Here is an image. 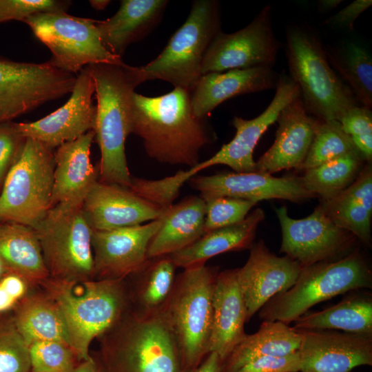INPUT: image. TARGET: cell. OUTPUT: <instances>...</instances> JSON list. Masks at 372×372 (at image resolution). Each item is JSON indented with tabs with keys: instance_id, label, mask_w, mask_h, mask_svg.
I'll return each instance as SVG.
<instances>
[{
	"instance_id": "5bb4252c",
	"label": "cell",
	"mask_w": 372,
	"mask_h": 372,
	"mask_svg": "<svg viewBox=\"0 0 372 372\" xmlns=\"http://www.w3.org/2000/svg\"><path fill=\"white\" fill-rule=\"evenodd\" d=\"M282 231L280 251L302 267L329 260L344 251L354 236L336 225L320 205L306 218L294 219L287 209H275Z\"/></svg>"
},
{
	"instance_id": "ee69618b",
	"label": "cell",
	"mask_w": 372,
	"mask_h": 372,
	"mask_svg": "<svg viewBox=\"0 0 372 372\" xmlns=\"http://www.w3.org/2000/svg\"><path fill=\"white\" fill-rule=\"evenodd\" d=\"M338 122L350 137L372 134V112L371 108L355 106L347 110Z\"/></svg>"
},
{
	"instance_id": "8fae6325",
	"label": "cell",
	"mask_w": 372,
	"mask_h": 372,
	"mask_svg": "<svg viewBox=\"0 0 372 372\" xmlns=\"http://www.w3.org/2000/svg\"><path fill=\"white\" fill-rule=\"evenodd\" d=\"M23 22L50 49L49 61L61 70L75 74L90 64L122 61L103 44L94 19L66 12H41Z\"/></svg>"
},
{
	"instance_id": "836d02e7",
	"label": "cell",
	"mask_w": 372,
	"mask_h": 372,
	"mask_svg": "<svg viewBox=\"0 0 372 372\" xmlns=\"http://www.w3.org/2000/svg\"><path fill=\"white\" fill-rule=\"evenodd\" d=\"M297 330L340 329L347 333L372 334V301L351 298L329 309L303 314L295 320Z\"/></svg>"
},
{
	"instance_id": "ffe728a7",
	"label": "cell",
	"mask_w": 372,
	"mask_h": 372,
	"mask_svg": "<svg viewBox=\"0 0 372 372\" xmlns=\"http://www.w3.org/2000/svg\"><path fill=\"white\" fill-rule=\"evenodd\" d=\"M276 89L272 101L259 116L250 120L238 116L234 118L232 125L236 129L234 138L204 161L207 168L225 165L236 172H256V162L253 158L255 147L268 127L276 122L281 110L299 92L295 82L284 73L280 74Z\"/></svg>"
},
{
	"instance_id": "e0dca14e",
	"label": "cell",
	"mask_w": 372,
	"mask_h": 372,
	"mask_svg": "<svg viewBox=\"0 0 372 372\" xmlns=\"http://www.w3.org/2000/svg\"><path fill=\"white\" fill-rule=\"evenodd\" d=\"M189 184L203 199L231 197L258 203L276 198L299 203L315 197L304 187L301 176L274 177L258 172L194 176Z\"/></svg>"
},
{
	"instance_id": "816d5d0a",
	"label": "cell",
	"mask_w": 372,
	"mask_h": 372,
	"mask_svg": "<svg viewBox=\"0 0 372 372\" xmlns=\"http://www.w3.org/2000/svg\"><path fill=\"white\" fill-rule=\"evenodd\" d=\"M110 3L108 0H91L90 3L93 8L97 10L105 9Z\"/></svg>"
},
{
	"instance_id": "7bdbcfd3",
	"label": "cell",
	"mask_w": 372,
	"mask_h": 372,
	"mask_svg": "<svg viewBox=\"0 0 372 372\" xmlns=\"http://www.w3.org/2000/svg\"><path fill=\"white\" fill-rule=\"evenodd\" d=\"M300 370V360L297 351L286 355L257 358L236 372H299Z\"/></svg>"
},
{
	"instance_id": "60d3db41",
	"label": "cell",
	"mask_w": 372,
	"mask_h": 372,
	"mask_svg": "<svg viewBox=\"0 0 372 372\" xmlns=\"http://www.w3.org/2000/svg\"><path fill=\"white\" fill-rule=\"evenodd\" d=\"M71 2L57 0H0V23L23 21L41 12H65Z\"/></svg>"
},
{
	"instance_id": "44dd1931",
	"label": "cell",
	"mask_w": 372,
	"mask_h": 372,
	"mask_svg": "<svg viewBox=\"0 0 372 372\" xmlns=\"http://www.w3.org/2000/svg\"><path fill=\"white\" fill-rule=\"evenodd\" d=\"M83 211L93 230H110L157 220L164 209L129 188L98 179L84 199Z\"/></svg>"
},
{
	"instance_id": "c3c4849f",
	"label": "cell",
	"mask_w": 372,
	"mask_h": 372,
	"mask_svg": "<svg viewBox=\"0 0 372 372\" xmlns=\"http://www.w3.org/2000/svg\"><path fill=\"white\" fill-rule=\"evenodd\" d=\"M73 372H104L99 362L90 357L81 361L76 366Z\"/></svg>"
},
{
	"instance_id": "f6af8a7d",
	"label": "cell",
	"mask_w": 372,
	"mask_h": 372,
	"mask_svg": "<svg viewBox=\"0 0 372 372\" xmlns=\"http://www.w3.org/2000/svg\"><path fill=\"white\" fill-rule=\"evenodd\" d=\"M371 5V0H355L329 17L325 23L334 28L352 30L355 20Z\"/></svg>"
},
{
	"instance_id": "d6a6232c",
	"label": "cell",
	"mask_w": 372,
	"mask_h": 372,
	"mask_svg": "<svg viewBox=\"0 0 372 372\" xmlns=\"http://www.w3.org/2000/svg\"><path fill=\"white\" fill-rule=\"evenodd\" d=\"M176 265L169 255L149 258L128 286L132 311L141 316L158 313L168 299L176 280Z\"/></svg>"
},
{
	"instance_id": "7402d4cb",
	"label": "cell",
	"mask_w": 372,
	"mask_h": 372,
	"mask_svg": "<svg viewBox=\"0 0 372 372\" xmlns=\"http://www.w3.org/2000/svg\"><path fill=\"white\" fill-rule=\"evenodd\" d=\"M321 121L307 111L298 92L280 112L274 142L256 162V172L299 169Z\"/></svg>"
},
{
	"instance_id": "9c48e42d",
	"label": "cell",
	"mask_w": 372,
	"mask_h": 372,
	"mask_svg": "<svg viewBox=\"0 0 372 372\" xmlns=\"http://www.w3.org/2000/svg\"><path fill=\"white\" fill-rule=\"evenodd\" d=\"M32 229L49 278L80 282L94 277L92 229L85 218L83 205L57 204Z\"/></svg>"
},
{
	"instance_id": "8d00e7d4",
	"label": "cell",
	"mask_w": 372,
	"mask_h": 372,
	"mask_svg": "<svg viewBox=\"0 0 372 372\" xmlns=\"http://www.w3.org/2000/svg\"><path fill=\"white\" fill-rule=\"evenodd\" d=\"M356 151L351 138L338 121L322 120L299 169L305 171Z\"/></svg>"
},
{
	"instance_id": "603a6c76",
	"label": "cell",
	"mask_w": 372,
	"mask_h": 372,
	"mask_svg": "<svg viewBox=\"0 0 372 372\" xmlns=\"http://www.w3.org/2000/svg\"><path fill=\"white\" fill-rule=\"evenodd\" d=\"M280 74L269 68L234 69L201 75L190 94L194 116L203 119L225 101L244 94L276 88Z\"/></svg>"
},
{
	"instance_id": "d590c367",
	"label": "cell",
	"mask_w": 372,
	"mask_h": 372,
	"mask_svg": "<svg viewBox=\"0 0 372 372\" xmlns=\"http://www.w3.org/2000/svg\"><path fill=\"white\" fill-rule=\"evenodd\" d=\"M364 159L352 152L307 169L302 177L304 187L322 201L328 200L349 187L361 171Z\"/></svg>"
},
{
	"instance_id": "f35d334b",
	"label": "cell",
	"mask_w": 372,
	"mask_h": 372,
	"mask_svg": "<svg viewBox=\"0 0 372 372\" xmlns=\"http://www.w3.org/2000/svg\"><path fill=\"white\" fill-rule=\"evenodd\" d=\"M30 372H73L79 362L73 350L57 341H39L29 345Z\"/></svg>"
},
{
	"instance_id": "d6986e66",
	"label": "cell",
	"mask_w": 372,
	"mask_h": 372,
	"mask_svg": "<svg viewBox=\"0 0 372 372\" xmlns=\"http://www.w3.org/2000/svg\"><path fill=\"white\" fill-rule=\"evenodd\" d=\"M302 266L285 256L271 253L260 240L253 244L245 265L237 268L238 280L247 311V322L276 295L291 288Z\"/></svg>"
},
{
	"instance_id": "2e32d148",
	"label": "cell",
	"mask_w": 372,
	"mask_h": 372,
	"mask_svg": "<svg viewBox=\"0 0 372 372\" xmlns=\"http://www.w3.org/2000/svg\"><path fill=\"white\" fill-rule=\"evenodd\" d=\"M162 224L161 216L146 224L110 230H93L92 247L97 280L124 279L149 260L147 250Z\"/></svg>"
},
{
	"instance_id": "4fadbf2b",
	"label": "cell",
	"mask_w": 372,
	"mask_h": 372,
	"mask_svg": "<svg viewBox=\"0 0 372 372\" xmlns=\"http://www.w3.org/2000/svg\"><path fill=\"white\" fill-rule=\"evenodd\" d=\"M280 42L272 27V9L265 6L244 28L231 34L219 32L204 55L201 75L234 69L274 65Z\"/></svg>"
},
{
	"instance_id": "8992f818",
	"label": "cell",
	"mask_w": 372,
	"mask_h": 372,
	"mask_svg": "<svg viewBox=\"0 0 372 372\" xmlns=\"http://www.w3.org/2000/svg\"><path fill=\"white\" fill-rule=\"evenodd\" d=\"M289 76L297 85L307 111L323 120L340 119L358 102L333 70L320 39L298 25L286 31Z\"/></svg>"
},
{
	"instance_id": "7a4b0ae2",
	"label": "cell",
	"mask_w": 372,
	"mask_h": 372,
	"mask_svg": "<svg viewBox=\"0 0 372 372\" xmlns=\"http://www.w3.org/2000/svg\"><path fill=\"white\" fill-rule=\"evenodd\" d=\"M95 86L96 116L94 133L101 152V182L130 188L125 144L131 133V99L135 88L145 81L141 67L122 61L85 66Z\"/></svg>"
},
{
	"instance_id": "30bf717a",
	"label": "cell",
	"mask_w": 372,
	"mask_h": 372,
	"mask_svg": "<svg viewBox=\"0 0 372 372\" xmlns=\"http://www.w3.org/2000/svg\"><path fill=\"white\" fill-rule=\"evenodd\" d=\"M220 16L217 1H194L186 21L161 53L141 67L145 81L163 80L191 92L201 76L206 50L220 32Z\"/></svg>"
},
{
	"instance_id": "e575fe53",
	"label": "cell",
	"mask_w": 372,
	"mask_h": 372,
	"mask_svg": "<svg viewBox=\"0 0 372 372\" xmlns=\"http://www.w3.org/2000/svg\"><path fill=\"white\" fill-rule=\"evenodd\" d=\"M331 66L342 78L362 106L372 107V59L369 52L355 43L325 48Z\"/></svg>"
},
{
	"instance_id": "681fc988",
	"label": "cell",
	"mask_w": 372,
	"mask_h": 372,
	"mask_svg": "<svg viewBox=\"0 0 372 372\" xmlns=\"http://www.w3.org/2000/svg\"><path fill=\"white\" fill-rule=\"evenodd\" d=\"M17 302L0 285V313H5L14 309Z\"/></svg>"
},
{
	"instance_id": "277c9868",
	"label": "cell",
	"mask_w": 372,
	"mask_h": 372,
	"mask_svg": "<svg viewBox=\"0 0 372 372\" xmlns=\"http://www.w3.org/2000/svg\"><path fill=\"white\" fill-rule=\"evenodd\" d=\"M100 337L104 372H185L174 335L159 311L141 316L132 311Z\"/></svg>"
},
{
	"instance_id": "1f68e13d",
	"label": "cell",
	"mask_w": 372,
	"mask_h": 372,
	"mask_svg": "<svg viewBox=\"0 0 372 372\" xmlns=\"http://www.w3.org/2000/svg\"><path fill=\"white\" fill-rule=\"evenodd\" d=\"M12 318L28 346L35 342L57 341L70 347L64 319L48 294L23 297L14 307Z\"/></svg>"
},
{
	"instance_id": "cb8c5ba5",
	"label": "cell",
	"mask_w": 372,
	"mask_h": 372,
	"mask_svg": "<svg viewBox=\"0 0 372 372\" xmlns=\"http://www.w3.org/2000/svg\"><path fill=\"white\" fill-rule=\"evenodd\" d=\"M94 136V131L90 130L61 145L54 152L52 207L61 203L83 205L90 189L98 180L99 169L90 161Z\"/></svg>"
},
{
	"instance_id": "7dc6e473",
	"label": "cell",
	"mask_w": 372,
	"mask_h": 372,
	"mask_svg": "<svg viewBox=\"0 0 372 372\" xmlns=\"http://www.w3.org/2000/svg\"><path fill=\"white\" fill-rule=\"evenodd\" d=\"M223 360L216 352H210L194 372H220Z\"/></svg>"
},
{
	"instance_id": "9a60e30c",
	"label": "cell",
	"mask_w": 372,
	"mask_h": 372,
	"mask_svg": "<svg viewBox=\"0 0 372 372\" xmlns=\"http://www.w3.org/2000/svg\"><path fill=\"white\" fill-rule=\"evenodd\" d=\"M94 80L85 67L77 75L71 96L64 105L34 122L16 123V127L25 138L36 140L52 149L58 147L94 130Z\"/></svg>"
},
{
	"instance_id": "ba28073f",
	"label": "cell",
	"mask_w": 372,
	"mask_h": 372,
	"mask_svg": "<svg viewBox=\"0 0 372 372\" xmlns=\"http://www.w3.org/2000/svg\"><path fill=\"white\" fill-rule=\"evenodd\" d=\"M54 152L26 138L8 170L0 194V223L34 228L52 207Z\"/></svg>"
},
{
	"instance_id": "83f0119b",
	"label": "cell",
	"mask_w": 372,
	"mask_h": 372,
	"mask_svg": "<svg viewBox=\"0 0 372 372\" xmlns=\"http://www.w3.org/2000/svg\"><path fill=\"white\" fill-rule=\"evenodd\" d=\"M265 219L260 208L241 222L205 233L190 245L169 256L176 267L183 269L205 265L209 258L229 251L250 249L258 225Z\"/></svg>"
},
{
	"instance_id": "6da1fadb",
	"label": "cell",
	"mask_w": 372,
	"mask_h": 372,
	"mask_svg": "<svg viewBox=\"0 0 372 372\" xmlns=\"http://www.w3.org/2000/svg\"><path fill=\"white\" fill-rule=\"evenodd\" d=\"M130 120L131 133L142 138L147 155L161 163L192 167L210 142L203 119L193 113L190 92L185 88L154 97L134 92Z\"/></svg>"
},
{
	"instance_id": "484cf974",
	"label": "cell",
	"mask_w": 372,
	"mask_h": 372,
	"mask_svg": "<svg viewBox=\"0 0 372 372\" xmlns=\"http://www.w3.org/2000/svg\"><path fill=\"white\" fill-rule=\"evenodd\" d=\"M165 0H123L112 17L96 20L105 48L121 58L129 45L141 39L155 25L164 12Z\"/></svg>"
},
{
	"instance_id": "52a82bcc",
	"label": "cell",
	"mask_w": 372,
	"mask_h": 372,
	"mask_svg": "<svg viewBox=\"0 0 372 372\" xmlns=\"http://www.w3.org/2000/svg\"><path fill=\"white\" fill-rule=\"evenodd\" d=\"M371 286L370 269L357 254L335 261L320 262L302 267L291 288L276 295L261 308L260 317L288 324L319 302Z\"/></svg>"
},
{
	"instance_id": "b9f144b4",
	"label": "cell",
	"mask_w": 372,
	"mask_h": 372,
	"mask_svg": "<svg viewBox=\"0 0 372 372\" xmlns=\"http://www.w3.org/2000/svg\"><path fill=\"white\" fill-rule=\"evenodd\" d=\"M26 138L12 121L0 124V185L21 152Z\"/></svg>"
},
{
	"instance_id": "f1b7e54d",
	"label": "cell",
	"mask_w": 372,
	"mask_h": 372,
	"mask_svg": "<svg viewBox=\"0 0 372 372\" xmlns=\"http://www.w3.org/2000/svg\"><path fill=\"white\" fill-rule=\"evenodd\" d=\"M338 227L369 244L372 215V169L365 166L353 183L320 205Z\"/></svg>"
},
{
	"instance_id": "f5cc1de1",
	"label": "cell",
	"mask_w": 372,
	"mask_h": 372,
	"mask_svg": "<svg viewBox=\"0 0 372 372\" xmlns=\"http://www.w3.org/2000/svg\"><path fill=\"white\" fill-rule=\"evenodd\" d=\"M7 272L6 269L4 266L3 262H2L1 259L0 258V280L2 278V276Z\"/></svg>"
},
{
	"instance_id": "74e56055",
	"label": "cell",
	"mask_w": 372,
	"mask_h": 372,
	"mask_svg": "<svg viewBox=\"0 0 372 372\" xmlns=\"http://www.w3.org/2000/svg\"><path fill=\"white\" fill-rule=\"evenodd\" d=\"M6 313H0V372H30L29 346Z\"/></svg>"
},
{
	"instance_id": "f907efd6",
	"label": "cell",
	"mask_w": 372,
	"mask_h": 372,
	"mask_svg": "<svg viewBox=\"0 0 372 372\" xmlns=\"http://www.w3.org/2000/svg\"><path fill=\"white\" fill-rule=\"evenodd\" d=\"M342 2V0H320L318 8L322 12H329L338 7Z\"/></svg>"
},
{
	"instance_id": "d4e9b609",
	"label": "cell",
	"mask_w": 372,
	"mask_h": 372,
	"mask_svg": "<svg viewBox=\"0 0 372 372\" xmlns=\"http://www.w3.org/2000/svg\"><path fill=\"white\" fill-rule=\"evenodd\" d=\"M212 303L209 353L216 352L223 362L247 335L244 331L246 305L238 280L237 269L218 272Z\"/></svg>"
},
{
	"instance_id": "f546056e",
	"label": "cell",
	"mask_w": 372,
	"mask_h": 372,
	"mask_svg": "<svg viewBox=\"0 0 372 372\" xmlns=\"http://www.w3.org/2000/svg\"><path fill=\"white\" fill-rule=\"evenodd\" d=\"M0 258L6 271L29 284H41L50 276L35 231L15 223H0Z\"/></svg>"
},
{
	"instance_id": "bcb514c9",
	"label": "cell",
	"mask_w": 372,
	"mask_h": 372,
	"mask_svg": "<svg viewBox=\"0 0 372 372\" xmlns=\"http://www.w3.org/2000/svg\"><path fill=\"white\" fill-rule=\"evenodd\" d=\"M28 283L21 276L7 271L0 280L2 288L17 302L25 296Z\"/></svg>"
},
{
	"instance_id": "7c38bea8",
	"label": "cell",
	"mask_w": 372,
	"mask_h": 372,
	"mask_svg": "<svg viewBox=\"0 0 372 372\" xmlns=\"http://www.w3.org/2000/svg\"><path fill=\"white\" fill-rule=\"evenodd\" d=\"M76 78L50 61L24 63L0 57V124L72 93Z\"/></svg>"
},
{
	"instance_id": "4316f807",
	"label": "cell",
	"mask_w": 372,
	"mask_h": 372,
	"mask_svg": "<svg viewBox=\"0 0 372 372\" xmlns=\"http://www.w3.org/2000/svg\"><path fill=\"white\" fill-rule=\"evenodd\" d=\"M205 212L200 196H189L164 209L161 226L148 246V258L170 255L197 240L205 234Z\"/></svg>"
},
{
	"instance_id": "ac0fdd59",
	"label": "cell",
	"mask_w": 372,
	"mask_h": 372,
	"mask_svg": "<svg viewBox=\"0 0 372 372\" xmlns=\"http://www.w3.org/2000/svg\"><path fill=\"white\" fill-rule=\"evenodd\" d=\"M298 331L301 335L298 350L300 372H349L356 366L372 364L370 335Z\"/></svg>"
},
{
	"instance_id": "3957f363",
	"label": "cell",
	"mask_w": 372,
	"mask_h": 372,
	"mask_svg": "<svg viewBox=\"0 0 372 372\" xmlns=\"http://www.w3.org/2000/svg\"><path fill=\"white\" fill-rule=\"evenodd\" d=\"M41 285L62 314L79 362L91 357L89 347L95 338L132 311L125 278L64 282L48 278Z\"/></svg>"
},
{
	"instance_id": "5b68a950",
	"label": "cell",
	"mask_w": 372,
	"mask_h": 372,
	"mask_svg": "<svg viewBox=\"0 0 372 372\" xmlns=\"http://www.w3.org/2000/svg\"><path fill=\"white\" fill-rule=\"evenodd\" d=\"M218 273V268L205 265L184 269L160 311L176 340L185 372H194L209 353Z\"/></svg>"
},
{
	"instance_id": "4dcf8cb0",
	"label": "cell",
	"mask_w": 372,
	"mask_h": 372,
	"mask_svg": "<svg viewBox=\"0 0 372 372\" xmlns=\"http://www.w3.org/2000/svg\"><path fill=\"white\" fill-rule=\"evenodd\" d=\"M301 342L298 330L280 321L265 320L259 329L246 336L223 362L220 372H236L261 357L282 356L297 351Z\"/></svg>"
},
{
	"instance_id": "ab89813d",
	"label": "cell",
	"mask_w": 372,
	"mask_h": 372,
	"mask_svg": "<svg viewBox=\"0 0 372 372\" xmlns=\"http://www.w3.org/2000/svg\"><path fill=\"white\" fill-rule=\"evenodd\" d=\"M204 200L206 208L205 233L242 221L257 203L231 197H214Z\"/></svg>"
}]
</instances>
